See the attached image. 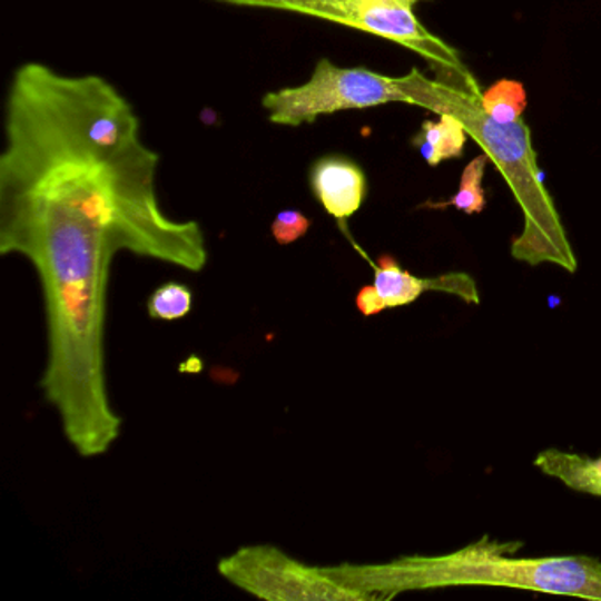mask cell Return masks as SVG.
<instances>
[{
	"label": "cell",
	"mask_w": 601,
	"mask_h": 601,
	"mask_svg": "<svg viewBox=\"0 0 601 601\" xmlns=\"http://www.w3.org/2000/svg\"><path fill=\"white\" fill-rule=\"evenodd\" d=\"M519 542L489 536L441 555H403L388 563L334 564L358 601L392 600L410 591L487 585L601 600V561L589 555L516 558Z\"/></svg>",
	"instance_id": "cell-1"
},
{
	"label": "cell",
	"mask_w": 601,
	"mask_h": 601,
	"mask_svg": "<svg viewBox=\"0 0 601 601\" xmlns=\"http://www.w3.org/2000/svg\"><path fill=\"white\" fill-rule=\"evenodd\" d=\"M403 78L413 107L436 115L449 114L461 120L467 135L506 178L524 214V229L512 242L513 258L531 267L552 263L575 274V253L558 208L543 186L531 129L524 120L503 124L492 119L482 108V92L471 75L453 77L450 81L428 80L413 69Z\"/></svg>",
	"instance_id": "cell-2"
},
{
	"label": "cell",
	"mask_w": 601,
	"mask_h": 601,
	"mask_svg": "<svg viewBox=\"0 0 601 601\" xmlns=\"http://www.w3.org/2000/svg\"><path fill=\"white\" fill-rule=\"evenodd\" d=\"M390 102L411 105L403 77H386L367 68H339L328 59H319L309 80L265 93L262 107L272 124L298 128L323 115Z\"/></svg>",
	"instance_id": "cell-3"
},
{
	"label": "cell",
	"mask_w": 601,
	"mask_h": 601,
	"mask_svg": "<svg viewBox=\"0 0 601 601\" xmlns=\"http://www.w3.org/2000/svg\"><path fill=\"white\" fill-rule=\"evenodd\" d=\"M422 0H235L234 4L293 11L380 36L410 48L450 77L467 75L457 53L431 35L415 14Z\"/></svg>",
	"instance_id": "cell-4"
},
{
	"label": "cell",
	"mask_w": 601,
	"mask_h": 601,
	"mask_svg": "<svg viewBox=\"0 0 601 601\" xmlns=\"http://www.w3.org/2000/svg\"><path fill=\"white\" fill-rule=\"evenodd\" d=\"M217 572L250 597L267 601H358L331 566H313L279 546L246 545L220 559Z\"/></svg>",
	"instance_id": "cell-5"
},
{
	"label": "cell",
	"mask_w": 601,
	"mask_h": 601,
	"mask_svg": "<svg viewBox=\"0 0 601 601\" xmlns=\"http://www.w3.org/2000/svg\"><path fill=\"white\" fill-rule=\"evenodd\" d=\"M371 263L374 270L373 284L362 286L356 293L355 305L365 318L383 311L397 309L415 304L424 293H449L467 304H480L476 280L464 272H449L443 276L420 277L411 274L392 255H382Z\"/></svg>",
	"instance_id": "cell-6"
},
{
	"label": "cell",
	"mask_w": 601,
	"mask_h": 601,
	"mask_svg": "<svg viewBox=\"0 0 601 601\" xmlns=\"http://www.w3.org/2000/svg\"><path fill=\"white\" fill-rule=\"evenodd\" d=\"M309 184L325 213L339 223L355 216L367 195L364 170L344 156H326L314 162Z\"/></svg>",
	"instance_id": "cell-7"
},
{
	"label": "cell",
	"mask_w": 601,
	"mask_h": 601,
	"mask_svg": "<svg viewBox=\"0 0 601 601\" xmlns=\"http://www.w3.org/2000/svg\"><path fill=\"white\" fill-rule=\"evenodd\" d=\"M534 466L561 480L573 491L601 495V457L591 459L579 453L549 449L534 459Z\"/></svg>",
	"instance_id": "cell-8"
},
{
	"label": "cell",
	"mask_w": 601,
	"mask_h": 601,
	"mask_svg": "<svg viewBox=\"0 0 601 601\" xmlns=\"http://www.w3.org/2000/svg\"><path fill=\"white\" fill-rule=\"evenodd\" d=\"M467 132L461 120L452 115H440L437 122L425 120L422 131L416 136L415 147L431 166L440 165L441 161L461 157L466 145Z\"/></svg>",
	"instance_id": "cell-9"
},
{
	"label": "cell",
	"mask_w": 601,
	"mask_h": 601,
	"mask_svg": "<svg viewBox=\"0 0 601 601\" xmlns=\"http://www.w3.org/2000/svg\"><path fill=\"white\" fill-rule=\"evenodd\" d=\"M489 156L487 154H482V156L476 157L470 165L464 168L461 177V186H459V191L452 196V198L446 199V201H437V204H427L425 207L428 208H446L455 207L462 213H466L467 216H473V214L483 213L485 208V191H483V174H485V166H487Z\"/></svg>",
	"instance_id": "cell-10"
},
{
	"label": "cell",
	"mask_w": 601,
	"mask_h": 601,
	"mask_svg": "<svg viewBox=\"0 0 601 601\" xmlns=\"http://www.w3.org/2000/svg\"><path fill=\"white\" fill-rule=\"evenodd\" d=\"M528 107V93L521 81L500 80L482 93V108L497 122L521 120Z\"/></svg>",
	"instance_id": "cell-11"
},
{
	"label": "cell",
	"mask_w": 601,
	"mask_h": 601,
	"mask_svg": "<svg viewBox=\"0 0 601 601\" xmlns=\"http://www.w3.org/2000/svg\"><path fill=\"white\" fill-rule=\"evenodd\" d=\"M193 302H195V295L187 284L168 280L150 293L147 313L156 322H177L189 316Z\"/></svg>",
	"instance_id": "cell-12"
},
{
	"label": "cell",
	"mask_w": 601,
	"mask_h": 601,
	"mask_svg": "<svg viewBox=\"0 0 601 601\" xmlns=\"http://www.w3.org/2000/svg\"><path fill=\"white\" fill-rule=\"evenodd\" d=\"M311 226H313V220L309 217L304 216L300 210L288 208V210H280L272 223V237L279 246H289L309 234Z\"/></svg>",
	"instance_id": "cell-13"
}]
</instances>
